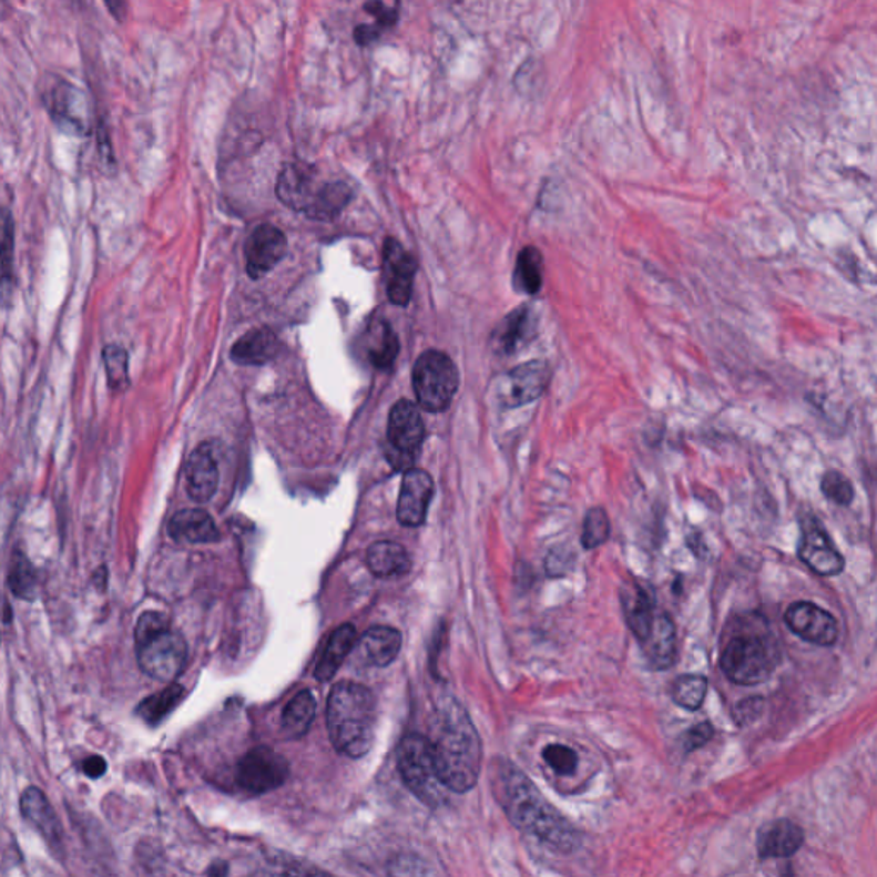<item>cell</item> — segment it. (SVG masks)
<instances>
[{"label":"cell","mask_w":877,"mask_h":877,"mask_svg":"<svg viewBox=\"0 0 877 877\" xmlns=\"http://www.w3.org/2000/svg\"><path fill=\"white\" fill-rule=\"evenodd\" d=\"M492 787L509 822L524 835L533 836L562 855L573 854L580 848V832L511 761L492 763Z\"/></svg>","instance_id":"cell-1"},{"label":"cell","mask_w":877,"mask_h":877,"mask_svg":"<svg viewBox=\"0 0 877 877\" xmlns=\"http://www.w3.org/2000/svg\"><path fill=\"white\" fill-rule=\"evenodd\" d=\"M430 746L437 773L448 791L465 794L477 785L482 773V741L460 704L452 703L442 710Z\"/></svg>","instance_id":"cell-2"},{"label":"cell","mask_w":877,"mask_h":877,"mask_svg":"<svg viewBox=\"0 0 877 877\" xmlns=\"http://www.w3.org/2000/svg\"><path fill=\"white\" fill-rule=\"evenodd\" d=\"M376 700L364 685L339 682L328 700V731L333 746L343 756H366L376 738Z\"/></svg>","instance_id":"cell-3"},{"label":"cell","mask_w":877,"mask_h":877,"mask_svg":"<svg viewBox=\"0 0 877 877\" xmlns=\"http://www.w3.org/2000/svg\"><path fill=\"white\" fill-rule=\"evenodd\" d=\"M276 196L294 212L310 220L332 222L345 210L351 197L345 182H324L317 170L307 163H287L276 182Z\"/></svg>","instance_id":"cell-4"},{"label":"cell","mask_w":877,"mask_h":877,"mask_svg":"<svg viewBox=\"0 0 877 877\" xmlns=\"http://www.w3.org/2000/svg\"><path fill=\"white\" fill-rule=\"evenodd\" d=\"M136 659L147 677L172 682L184 671L187 644L184 638L170 628L169 618L162 612H144L137 619Z\"/></svg>","instance_id":"cell-5"},{"label":"cell","mask_w":877,"mask_h":877,"mask_svg":"<svg viewBox=\"0 0 877 877\" xmlns=\"http://www.w3.org/2000/svg\"><path fill=\"white\" fill-rule=\"evenodd\" d=\"M779 663L778 644L757 625L735 633L720 653V669L728 681L744 687L763 684Z\"/></svg>","instance_id":"cell-6"},{"label":"cell","mask_w":877,"mask_h":877,"mask_svg":"<svg viewBox=\"0 0 877 877\" xmlns=\"http://www.w3.org/2000/svg\"><path fill=\"white\" fill-rule=\"evenodd\" d=\"M40 100L53 124L65 134L84 137L93 128L88 94L61 75L47 72L40 80Z\"/></svg>","instance_id":"cell-7"},{"label":"cell","mask_w":877,"mask_h":877,"mask_svg":"<svg viewBox=\"0 0 877 877\" xmlns=\"http://www.w3.org/2000/svg\"><path fill=\"white\" fill-rule=\"evenodd\" d=\"M396 761L399 775L418 800L429 807L445 803L448 788L442 785L437 773L429 738L418 734L407 735L399 742Z\"/></svg>","instance_id":"cell-8"},{"label":"cell","mask_w":877,"mask_h":877,"mask_svg":"<svg viewBox=\"0 0 877 877\" xmlns=\"http://www.w3.org/2000/svg\"><path fill=\"white\" fill-rule=\"evenodd\" d=\"M460 386L455 361L439 350L420 355L414 367V389L418 405L427 411L446 410Z\"/></svg>","instance_id":"cell-9"},{"label":"cell","mask_w":877,"mask_h":877,"mask_svg":"<svg viewBox=\"0 0 877 877\" xmlns=\"http://www.w3.org/2000/svg\"><path fill=\"white\" fill-rule=\"evenodd\" d=\"M426 436L420 411L408 399H401L389 414V461L396 468H410Z\"/></svg>","instance_id":"cell-10"},{"label":"cell","mask_w":877,"mask_h":877,"mask_svg":"<svg viewBox=\"0 0 877 877\" xmlns=\"http://www.w3.org/2000/svg\"><path fill=\"white\" fill-rule=\"evenodd\" d=\"M797 554L798 559L819 577L832 578L844 573V555L836 549L825 527L813 514H807L800 523Z\"/></svg>","instance_id":"cell-11"},{"label":"cell","mask_w":877,"mask_h":877,"mask_svg":"<svg viewBox=\"0 0 877 877\" xmlns=\"http://www.w3.org/2000/svg\"><path fill=\"white\" fill-rule=\"evenodd\" d=\"M290 766L282 754L272 747H256L242 757L237 768V782L249 794L261 795L276 791L287 782Z\"/></svg>","instance_id":"cell-12"},{"label":"cell","mask_w":877,"mask_h":877,"mask_svg":"<svg viewBox=\"0 0 877 877\" xmlns=\"http://www.w3.org/2000/svg\"><path fill=\"white\" fill-rule=\"evenodd\" d=\"M550 385V366L545 360L524 361L506 374L499 388V399L506 408L533 404Z\"/></svg>","instance_id":"cell-13"},{"label":"cell","mask_w":877,"mask_h":877,"mask_svg":"<svg viewBox=\"0 0 877 877\" xmlns=\"http://www.w3.org/2000/svg\"><path fill=\"white\" fill-rule=\"evenodd\" d=\"M784 621L795 636L816 646H835L838 641V622L816 603L806 600L792 603L785 610Z\"/></svg>","instance_id":"cell-14"},{"label":"cell","mask_w":877,"mask_h":877,"mask_svg":"<svg viewBox=\"0 0 877 877\" xmlns=\"http://www.w3.org/2000/svg\"><path fill=\"white\" fill-rule=\"evenodd\" d=\"M288 242L285 234L275 225L264 223L245 242V268L253 279L263 278L278 266L285 257Z\"/></svg>","instance_id":"cell-15"},{"label":"cell","mask_w":877,"mask_h":877,"mask_svg":"<svg viewBox=\"0 0 877 877\" xmlns=\"http://www.w3.org/2000/svg\"><path fill=\"white\" fill-rule=\"evenodd\" d=\"M386 292L391 304L407 305L414 292L417 261L395 238H386L385 256H383Z\"/></svg>","instance_id":"cell-16"},{"label":"cell","mask_w":877,"mask_h":877,"mask_svg":"<svg viewBox=\"0 0 877 877\" xmlns=\"http://www.w3.org/2000/svg\"><path fill=\"white\" fill-rule=\"evenodd\" d=\"M539 329V316L533 305H520L511 310L493 329L492 345L501 355H514L530 345Z\"/></svg>","instance_id":"cell-17"},{"label":"cell","mask_w":877,"mask_h":877,"mask_svg":"<svg viewBox=\"0 0 877 877\" xmlns=\"http://www.w3.org/2000/svg\"><path fill=\"white\" fill-rule=\"evenodd\" d=\"M621 602L628 628L640 643H644L656 618L655 590L646 581L625 583L621 590Z\"/></svg>","instance_id":"cell-18"},{"label":"cell","mask_w":877,"mask_h":877,"mask_svg":"<svg viewBox=\"0 0 877 877\" xmlns=\"http://www.w3.org/2000/svg\"><path fill=\"white\" fill-rule=\"evenodd\" d=\"M434 496V482L424 470L405 473L399 490L398 520L405 527H420L426 521L427 509Z\"/></svg>","instance_id":"cell-19"},{"label":"cell","mask_w":877,"mask_h":877,"mask_svg":"<svg viewBox=\"0 0 877 877\" xmlns=\"http://www.w3.org/2000/svg\"><path fill=\"white\" fill-rule=\"evenodd\" d=\"M21 814L45 838L53 850H64V829L47 795L38 787H28L19 800Z\"/></svg>","instance_id":"cell-20"},{"label":"cell","mask_w":877,"mask_h":877,"mask_svg":"<svg viewBox=\"0 0 877 877\" xmlns=\"http://www.w3.org/2000/svg\"><path fill=\"white\" fill-rule=\"evenodd\" d=\"M806 836L791 819H776L759 829L757 854L761 859H788L803 848Z\"/></svg>","instance_id":"cell-21"},{"label":"cell","mask_w":877,"mask_h":877,"mask_svg":"<svg viewBox=\"0 0 877 877\" xmlns=\"http://www.w3.org/2000/svg\"><path fill=\"white\" fill-rule=\"evenodd\" d=\"M218 463L213 456L212 446L201 445L188 456L185 465V487L188 498L196 502H207L215 496L218 487Z\"/></svg>","instance_id":"cell-22"},{"label":"cell","mask_w":877,"mask_h":877,"mask_svg":"<svg viewBox=\"0 0 877 877\" xmlns=\"http://www.w3.org/2000/svg\"><path fill=\"white\" fill-rule=\"evenodd\" d=\"M643 646L653 671H669L674 666L677 662V631L674 621L666 614L656 615Z\"/></svg>","instance_id":"cell-23"},{"label":"cell","mask_w":877,"mask_h":877,"mask_svg":"<svg viewBox=\"0 0 877 877\" xmlns=\"http://www.w3.org/2000/svg\"><path fill=\"white\" fill-rule=\"evenodd\" d=\"M169 533L175 542H218L220 531L213 518L201 509L179 511L169 523Z\"/></svg>","instance_id":"cell-24"},{"label":"cell","mask_w":877,"mask_h":877,"mask_svg":"<svg viewBox=\"0 0 877 877\" xmlns=\"http://www.w3.org/2000/svg\"><path fill=\"white\" fill-rule=\"evenodd\" d=\"M14 232L11 210L0 206V307H9L14 295Z\"/></svg>","instance_id":"cell-25"},{"label":"cell","mask_w":877,"mask_h":877,"mask_svg":"<svg viewBox=\"0 0 877 877\" xmlns=\"http://www.w3.org/2000/svg\"><path fill=\"white\" fill-rule=\"evenodd\" d=\"M278 351L279 339L272 329H253L235 343L232 348V360L241 366H263L273 360Z\"/></svg>","instance_id":"cell-26"},{"label":"cell","mask_w":877,"mask_h":877,"mask_svg":"<svg viewBox=\"0 0 877 877\" xmlns=\"http://www.w3.org/2000/svg\"><path fill=\"white\" fill-rule=\"evenodd\" d=\"M401 650V634L392 628H373L358 641V652L367 665L386 666Z\"/></svg>","instance_id":"cell-27"},{"label":"cell","mask_w":877,"mask_h":877,"mask_svg":"<svg viewBox=\"0 0 877 877\" xmlns=\"http://www.w3.org/2000/svg\"><path fill=\"white\" fill-rule=\"evenodd\" d=\"M355 644H357V631H355L354 625L345 624L336 629L333 636L329 638L328 644L324 647L323 656H320L316 672H314L317 681L326 682L333 679V675L339 671V666L345 662V659L350 655Z\"/></svg>","instance_id":"cell-28"},{"label":"cell","mask_w":877,"mask_h":877,"mask_svg":"<svg viewBox=\"0 0 877 877\" xmlns=\"http://www.w3.org/2000/svg\"><path fill=\"white\" fill-rule=\"evenodd\" d=\"M367 565L379 578L399 577L410 571V555L395 542H377L367 552Z\"/></svg>","instance_id":"cell-29"},{"label":"cell","mask_w":877,"mask_h":877,"mask_svg":"<svg viewBox=\"0 0 877 877\" xmlns=\"http://www.w3.org/2000/svg\"><path fill=\"white\" fill-rule=\"evenodd\" d=\"M543 285V256L537 247L528 245L518 254L517 266L512 273V287L518 294H539Z\"/></svg>","instance_id":"cell-30"},{"label":"cell","mask_w":877,"mask_h":877,"mask_svg":"<svg viewBox=\"0 0 877 877\" xmlns=\"http://www.w3.org/2000/svg\"><path fill=\"white\" fill-rule=\"evenodd\" d=\"M184 696L185 690L181 684H170L169 687L160 691V693L141 701L140 706L136 708V715L151 727H156L170 713L177 708Z\"/></svg>","instance_id":"cell-31"},{"label":"cell","mask_w":877,"mask_h":877,"mask_svg":"<svg viewBox=\"0 0 877 877\" xmlns=\"http://www.w3.org/2000/svg\"><path fill=\"white\" fill-rule=\"evenodd\" d=\"M316 716V700L309 691L298 693L283 712L282 727L287 737L298 738L309 732Z\"/></svg>","instance_id":"cell-32"},{"label":"cell","mask_w":877,"mask_h":877,"mask_svg":"<svg viewBox=\"0 0 877 877\" xmlns=\"http://www.w3.org/2000/svg\"><path fill=\"white\" fill-rule=\"evenodd\" d=\"M398 351V336L395 335L391 326L385 320H377L376 326L370 332L369 345H367V358H369L370 364L376 369H389L395 364Z\"/></svg>","instance_id":"cell-33"},{"label":"cell","mask_w":877,"mask_h":877,"mask_svg":"<svg viewBox=\"0 0 877 877\" xmlns=\"http://www.w3.org/2000/svg\"><path fill=\"white\" fill-rule=\"evenodd\" d=\"M8 587L12 595L21 600H31L37 593L38 573L33 562L19 549L12 550L9 564Z\"/></svg>","instance_id":"cell-34"},{"label":"cell","mask_w":877,"mask_h":877,"mask_svg":"<svg viewBox=\"0 0 877 877\" xmlns=\"http://www.w3.org/2000/svg\"><path fill=\"white\" fill-rule=\"evenodd\" d=\"M708 694V679L700 674H684L675 679L671 697L677 706L687 712H697Z\"/></svg>","instance_id":"cell-35"},{"label":"cell","mask_w":877,"mask_h":877,"mask_svg":"<svg viewBox=\"0 0 877 877\" xmlns=\"http://www.w3.org/2000/svg\"><path fill=\"white\" fill-rule=\"evenodd\" d=\"M103 366H105L106 383L113 392H124L131 385L129 379V354L121 345L110 343L103 348Z\"/></svg>","instance_id":"cell-36"},{"label":"cell","mask_w":877,"mask_h":877,"mask_svg":"<svg viewBox=\"0 0 877 877\" xmlns=\"http://www.w3.org/2000/svg\"><path fill=\"white\" fill-rule=\"evenodd\" d=\"M610 520L603 508L588 509L581 531V545L587 550L599 549L610 539Z\"/></svg>","instance_id":"cell-37"},{"label":"cell","mask_w":877,"mask_h":877,"mask_svg":"<svg viewBox=\"0 0 877 877\" xmlns=\"http://www.w3.org/2000/svg\"><path fill=\"white\" fill-rule=\"evenodd\" d=\"M542 759L559 776H573L580 765L577 751L565 744H549L543 747Z\"/></svg>","instance_id":"cell-38"},{"label":"cell","mask_w":877,"mask_h":877,"mask_svg":"<svg viewBox=\"0 0 877 877\" xmlns=\"http://www.w3.org/2000/svg\"><path fill=\"white\" fill-rule=\"evenodd\" d=\"M822 492L829 502L833 504L847 508L854 502L855 489L850 479H847L842 471L828 470L823 475Z\"/></svg>","instance_id":"cell-39"},{"label":"cell","mask_w":877,"mask_h":877,"mask_svg":"<svg viewBox=\"0 0 877 877\" xmlns=\"http://www.w3.org/2000/svg\"><path fill=\"white\" fill-rule=\"evenodd\" d=\"M577 554L568 545H555L545 558V573L549 578H564L573 573Z\"/></svg>","instance_id":"cell-40"},{"label":"cell","mask_w":877,"mask_h":877,"mask_svg":"<svg viewBox=\"0 0 877 877\" xmlns=\"http://www.w3.org/2000/svg\"><path fill=\"white\" fill-rule=\"evenodd\" d=\"M96 156H99V165L103 174L109 175V177L118 174V160L113 155L109 129L103 122L96 124Z\"/></svg>","instance_id":"cell-41"},{"label":"cell","mask_w":877,"mask_h":877,"mask_svg":"<svg viewBox=\"0 0 877 877\" xmlns=\"http://www.w3.org/2000/svg\"><path fill=\"white\" fill-rule=\"evenodd\" d=\"M763 712H765V700L761 696H754L738 701V703L735 704L732 716H734V722L737 727H747L751 723L756 722V720L763 715Z\"/></svg>","instance_id":"cell-42"},{"label":"cell","mask_w":877,"mask_h":877,"mask_svg":"<svg viewBox=\"0 0 877 877\" xmlns=\"http://www.w3.org/2000/svg\"><path fill=\"white\" fill-rule=\"evenodd\" d=\"M713 735H715V728H713L712 723H697V725H694V727H691L690 731L682 735V751H684L685 754L694 753V751L706 746V744L712 741Z\"/></svg>","instance_id":"cell-43"},{"label":"cell","mask_w":877,"mask_h":877,"mask_svg":"<svg viewBox=\"0 0 877 877\" xmlns=\"http://www.w3.org/2000/svg\"><path fill=\"white\" fill-rule=\"evenodd\" d=\"M276 877H336L313 864L294 863L283 864Z\"/></svg>","instance_id":"cell-44"},{"label":"cell","mask_w":877,"mask_h":877,"mask_svg":"<svg viewBox=\"0 0 877 877\" xmlns=\"http://www.w3.org/2000/svg\"><path fill=\"white\" fill-rule=\"evenodd\" d=\"M367 11L377 19V27L389 28L396 23V18H398V12H396L395 8L391 6L383 4V2H373V4L366 6Z\"/></svg>","instance_id":"cell-45"},{"label":"cell","mask_w":877,"mask_h":877,"mask_svg":"<svg viewBox=\"0 0 877 877\" xmlns=\"http://www.w3.org/2000/svg\"><path fill=\"white\" fill-rule=\"evenodd\" d=\"M81 768H83V773L84 775L88 776V778H93V779L102 778V776L105 775L106 773L105 757L102 756L86 757V759L83 761V765H81Z\"/></svg>","instance_id":"cell-46"},{"label":"cell","mask_w":877,"mask_h":877,"mask_svg":"<svg viewBox=\"0 0 877 877\" xmlns=\"http://www.w3.org/2000/svg\"><path fill=\"white\" fill-rule=\"evenodd\" d=\"M380 30H383V28L377 27V24H364V27L360 24V27H357V30H355V40H357L360 45H369L376 38H379Z\"/></svg>","instance_id":"cell-47"},{"label":"cell","mask_w":877,"mask_h":877,"mask_svg":"<svg viewBox=\"0 0 877 877\" xmlns=\"http://www.w3.org/2000/svg\"><path fill=\"white\" fill-rule=\"evenodd\" d=\"M106 8H109L110 14H112L113 18L118 19V21H124L128 4H124V2H106Z\"/></svg>","instance_id":"cell-48"},{"label":"cell","mask_w":877,"mask_h":877,"mask_svg":"<svg viewBox=\"0 0 877 877\" xmlns=\"http://www.w3.org/2000/svg\"><path fill=\"white\" fill-rule=\"evenodd\" d=\"M226 870H228V867L225 866V863L213 864L207 877H225Z\"/></svg>","instance_id":"cell-49"},{"label":"cell","mask_w":877,"mask_h":877,"mask_svg":"<svg viewBox=\"0 0 877 877\" xmlns=\"http://www.w3.org/2000/svg\"><path fill=\"white\" fill-rule=\"evenodd\" d=\"M11 11L12 8L8 2H0V21H6L11 16Z\"/></svg>","instance_id":"cell-50"},{"label":"cell","mask_w":877,"mask_h":877,"mask_svg":"<svg viewBox=\"0 0 877 877\" xmlns=\"http://www.w3.org/2000/svg\"><path fill=\"white\" fill-rule=\"evenodd\" d=\"M782 877H795L794 869H792V866L784 867V870H782Z\"/></svg>","instance_id":"cell-51"}]
</instances>
